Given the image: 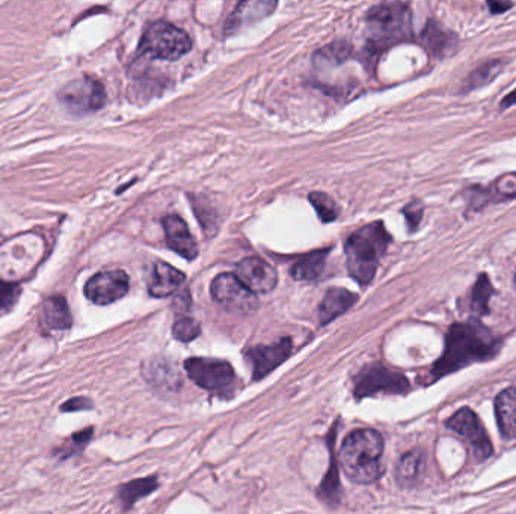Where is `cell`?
<instances>
[{
  "mask_svg": "<svg viewBox=\"0 0 516 514\" xmlns=\"http://www.w3.org/2000/svg\"><path fill=\"white\" fill-rule=\"evenodd\" d=\"M500 347V338L477 320L455 323L447 332L446 347L432 368V377L438 380L468 365L488 361L497 355Z\"/></svg>",
  "mask_w": 516,
  "mask_h": 514,
  "instance_id": "1",
  "label": "cell"
},
{
  "mask_svg": "<svg viewBox=\"0 0 516 514\" xmlns=\"http://www.w3.org/2000/svg\"><path fill=\"white\" fill-rule=\"evenodd\" d=\"M384 439L375 430L363 429L351 433L341 447L344 474L357 484H372L381 477V457Z\"/></svg>",
  "mask_w": 516,
  "mask_h": 514,
  "instance_id": "2",
  "label": "cell"
},
{
  "mask_svg": "<svg viewBox=\"0 0 516 514\" xmlns=\"http://www.w3.org/2000/svg\"><path fill=\"white\" fill-rule=\"evenodd\" d=\"M390 234L382 222H373L349 237L346 264L349 273L361 285L370 284L378 270L379 260L390 245Z\"/></svg>",
  "mask_w": 516,
  "mask_h": 514,
  "instance_id": "3",
  "label": "cell"
},
{
  "mask_svg": "<svg viewBox=\"0 0 516 514\" xmlns=\"http://www.w3.org/2000/svg\"><path fill=\"white\" fill-rule=\"evenodd\" d=\"M370 31L373 34V46L384 49L397 41L408 40L412 34L411 11L406 4L388 2L376 5L367 14Z\"/></svg>",
  "mask_w": 516,
  "mask_h": 514,
  "instance_id": "4",
  "label": "cell"
},
{
  "mask_svg": "<svg viewBox=\"0 0 516 514\" xmlns=\"http://www.w3.org/2000/svg\"><path fill=\"white\" fill-rule=\"evenodd\" d=\"M192 40L185 31L166 22H156L145 29L139 53L150 58L176 61L191 50Z\"/></svg>",
  "mask_w": 516,
  "mask_h": 514,
  "instance_id": "5",
  "label": "cell"
},
{
  "mask_svg": "<svg viewBox=\"0 0 516 514\" xmlns=\"http://www.w3.org/2000/svg\"><path fill=\"white\" fill-rule=\"evenodd\" d=\"M58 98L62 105L73 114H93L105 106L106 91L99 80L85 76L68 82L58 92Z\"/></svg>",
  "mask_w": 516,
  "mask_h": 514,
  "instance_id": "6",
  "label": "cell"
},
{
  "mask_svg": "<svg viewBox=\"0 0 516 514\" xmlns=\"http://www.w3.org/2000/svg\"><path fill=\"white\" fill-rule=\"evenodd\" d=\"M210 291L213 299L230 313L252 314L258 308L255 294L233 273H222L213 279Z\"/></svg>",
  "mask_w": 516,
  "mask_h": 514,
  "instance_id": "7",
  "label": "cell"
},
{
  "mask_svg": "<svg viewBox=\"0 0 516 514\" xmlns=\"http://www.w3.org/2000/svg\"><path fill=\"white\" fill-rule=\"evenodd\" d=\"M185 367L189 377L207 391H230L236 380L231 365L218 359L192 358L186 361Z\"/></svg>",
  "mask_w": 516,
  "mask_h": 514,
  "instance_id": "8",
  "label": "cell"
},
{
  "mask_svg": "<svg viewBox=\"0 0 516 514\" xmlns=\"http://www.w3.org/2000/svg\"><path fill=\"white\" fill-rule=\"evenodd\" d=\"M446 426L447 429L458 433L459 436H462L471 445L477 460L488 459L492 451H494L491 441H489L488 433L483 429L477 415L468 407L458 410L450 420H447Z\"/></svg>",
  "mask_w": 516,
  "mask_h": 514,
  "instance_id": "9",
  "label": "cell"
},
{
  "mask_svg": "<svg viewBox=\"0 0 516 514\" xmlns=\"http://www.w3.org/2000/svg\"><path fill=\"white\" fill-rule=\"evenodd\" d=\"M130 279L123 270H105L97 273L85 285L86 299L96 305H111L123 299L129 291Z\"/></svg>",
  "mask_w": 516,
  "mask_h": 514,
  "instance_id": "10",
  "label": "cell"
},
{
  "mask_svg": "<svg viewBox=\"0 0 516 514\" xmlns=\"http://www.w3.org/2000/svg\"><path fill=\"white\" fill-rule=\"evenodd\" d=\"M409 389L408 380L396 371L388 370L382 365H370L361 373L355 388L357 397H369L378 392L388 394H402Z\"/></svg>",
  "mask_w": 516,
  "mask_h": 514,
  "instance_id": "11",
  "label": "cell"
},
{
  "mask_svg": "<svg viewBox=\"0 0 516 514\" xmlns=\"http://www.w3.org/2000/svg\"><path fill=\"white\" fill-rule=\"evenodd\" d=\"M236 276L252 293H269L278 284V273L268 261L248 257L237 264Z\"/></svg>",
  "mask_w": 516,
  "mask_h": 514,
  "instance_id": "12",
  "label": "cell"
},
{
  "mask_svg": "<svg viewBox=\"0 0 516 514\" xmlns=\"http://www.w3.org/2000/svg\"><path fill=\"white\" fill-rule=\"evenodd\" d=\"M292 353V340L284 338L272 346L252 347L246 352L249 361L252 364V376L254 380H262L274 371L278 365L283 364Z\"/></svg>",
  "mask_w": 516,
  "mask_h": 514,
  "instance_id": "13",
  "label": "cell"
},
{
  "mask_svg": "<svg viewBox=\"0 0 516 514\" xmlns=\"http://www.w3.org/2000/svg\"><path fill=\"white\" fill-rule=\"evenodd\" d=\"M163 228H165L166 242L172 251L182 255L186 260L197 258V243L183 219H180L179 216H168L163 221Z\"/></svg>",
  "mask_w": 516,
  "mask_h": 514,
  "instance_id": "14",
  "label": "cell"
},
{
  "mask_svg": "<svg viewBox=\"0 0 516 514\" xmlns=\"http://www.w3.org/2000/svg\"><path fill=\"white\" fill-rule=\"evenodd\" d=\"M185 279V273L180 272V270L174 269L166 263H157L154 266L148 291H150L151 296L159 297V299L160 297H168L182 287Z\"/></svg>",
  "mask_w": 516,
  "mask_h": 514,
  "instance_id": "15",
  "label": "cell"
},
{
  "mask_svg": "<svg viewBox=\"0 0 516 514\" xmlns=\"http://www.w3.org/2000/svg\"><path fill=\"white\" fill-rule=\"evenodd\" d=\"M357 300V294L352 293V291L344 290V288H332L326 293L325 299L320 305V323L328 325V323L334 322L341 314L351 310Z\"/></svg>",
  "mask_w": 516,
  "mask_h": 514,
  "instance_id": "16",
  "label": "cell"
},
{
  "mask_svg": "<svg viewBox=\"0 0 516 514\" xmlns=\"http://www.w3.org/2000/svg\"><path fill=\"white\" fill-rule=\"evenodd\" d=\"M495 415L503 438L516 436V388H507L495 400Z\"/></svg>",
  "mask_w": 516,
  "mask_h": 514,
  "instance_id": "17",
  "label": "cell"
},
{
  "mask_svg": "<svg viewBox=\"0 0 516 514\" xmlns=\"http://www.w3.org/2000/svg\"><path fill=\"white\" fill-rule=\"evenodd\" d=\"M41 320L47 331H67L73 325V317L68 310L67 300L53 296L44 302Z\"/></svg>",
  "mask_w": 516,
  "mask_h": 514,
  "instance_id": "18",
  "label": "cell"
},
{
  "mask_svg": "<svg viewBox=\"0 0 516 514\" xmlns=\"http://www.w3.org/2000/svg\"><path fill=\"white\" fill-rule=\"evenodd\" d=\"M144 377L154 388L162 389V391H176L182 383L176 367H172L163 359L148 362L144 367Z\"/></svg>",
  "mask_w": 516,
  "mask_h": 514,
  "instance_id": "19",
  "label": "cell"
},
{
  "mask_svg": "<svg viewBox=\"0 0 516 514\" xmlns=\"http://www.w3.org/2000/svg\"><path fill=\"white\" fill-rule=\"evenodd\" d=\"M275 7H277V4H271V2H243V4H239L233 16L228 20L227 29L228 31H236L239 26L245 25V23L263 19V17L272 14Z\"/></svg>",
  "mask_w": 516,
  "mask_h": 514,
  "instance_id": "20",
  "label": "cell"
},
{
  "mask_svg": "<svg viewBox=\"0 0 516 514\" xmlns=\"http://www.w3.org/2000/svg\"><path fill=\"white\" fill-rule=\"evenodd\" d=\"M326 257H328V251L313 252L293 264L290 273L298 281H316L325 269Z\"/></svg>",
  "mask_w": 516,
  "mask_h": 514,
  "instance_id": "21",
  "label": "cell"
},
{
  "mask_svg": "<svg viewBox=\"0 0 516 514\" xmlns=\"http://www.w3.org/2000/svg\"><path fill=\"white\" fill-rule=\"evenodd\" d=\"M157 489V480L154 477L141 478V480H133L124 484L118 490V498H120L123 508L129 510L136 501L150 495Z\"/></svg>",
  "mask_w": 516,
  "mask_h": 514,
  "instance_id": "22",
  "label": "cell"
},
{
  "mask_svg": "<svg viewBox=\"0 0 516 514\" xmlns=\"http://www.w3.org/2000/svg\"><path fill=\"white\" fill-rule=\"evenodd\" d=\"M424 468V456L420 451H409L397 463L396 477L402 486L414 483Z\"/></svg>",
  "mask_w": 516,
  "mask_h": 514,
  "instance_id": "23",
  "label": "cell"
},
{
  "mask_svg": "<svg viewBox=\"0 0 516 514\" xmlns=\"http://www.w3.org/2000/svg\"><path fill=\"white\" fill-rule=\"evenodd\" d=\"M492 294H494V287H492L488 275H480L473 288L471 308H473L477 314L485 316V314L489 313V299H491Z\"/></svg>",
  "mask_w": 516,
  "mask_h": 514,
  "instance_id": "24",
  "label": "cell"
},
{
  "mask_svg": "<svg viewBox=\"0 0 516 514\" xmlns=\"http://www.w3.org/2000/svg\"><path fill=\"white\" fill-rule=\"evenodd\" d=\"M501 67H503V64H501L500 61H492L477 68V70L468 77L467 82H465V91H473V89L480 88V86L488 85L491 80H494L495 77L498 76Z\"/></svg>",
  "mask_w": 516,
  "mask_h": 514,
  "instance_id": "25",
  "label": "cell"
},
{
  "mask_svg": "<svg viewBox=\"0 0 516 514\" xmlns=\"http://www.w3.org/2000/svg\"><path fill=\"white\" fill-rule=\"evenodd\" d=\"M310 202L323 222H332L337 219L340 210H338L337 204L331 196L322 192H313L310 195Z\"/></svg>",
  "mask_w": 516,
  "mask_h": 514,
  "instance_id": "26",
  "label": "cell"
},
{
  "mask_svg": "<svg viewBox=\"0 0 516 514\" xmlns=\"http://www.w3.org/2000/svg\"><path fill=\"white\" fill-rule=\"evenodd\" d=\"M200 332V325L191 317H183V319L177 320L174 326H172V335H174L176 340L182 341V343H189V341L195 340L200 335Z\"/></svg>",
  "mask_w": 516,
  "mask_h": 514,
  "instance_id": "27",
  "label": "cell"
},
{
  "mask_svg": "<svg viewBox=\"0 0 516 514\" xmlns=\"http://www.w3.org/2000/svg\"><path fill=\"white\" fill-rule=\"evenodd\" d=\"M424 43L434 53H446L447 47H450L449 37H446V32L441 31L437 25L430 23L424 31Z\"/></svg>",
  "mask_w": 516,
  "mask_h": 514,
  "instance_id": "28",
  "label": "cell"
},
{
  "mask_svg": "<svg viewBox=\"0 0 516 514\" xmlns=\"http://www.w3.org/2000/svg\"><path fill=\"white\" fill-rule=\"evenodd\" d=\"M351 55V46L346 43H335L332 46L325 47L322 52L317 53L322 61L328 64H341Z\"/></svg>",
  "mask_w": 516,
  "mask_h": 514,
  "instance_id": "29",
  "label": "cell"
},
{
  "mask_svg": "<svg viewBox=\"0 0 516 514\" xmlns=\"http://www.w3.org/2000/svg\"><path fill=\"white\" fill-rule=\"evenodd\" d=\"M91 436H93V429H86L76 433V435L71 436V438L65 442L64 447L59 450V454L65 457L73 456V454L82 450V448L90 442Z\"/></svg>",
  "mask_w": 516,
  "mask_h": 514,
  "instance_id": "30",
  "label": "cell"
},
{
  "mask_svg": "<svg viewBox=\"0 0 516 514\" xmlns=\"http://www.w3.org/2000/svg\"><path fill=\"white\" fill-rule=\"evenodd\" d=\"M20 290L16 284L0 279V310L8 311L16 303Z\"/></svg>",
  "mask_w": 516,
  "mask_h": 514,
  "instance_id": "31",
  "label": "cell"
},
{
  "mask_svg": "<svg viewBox=\"0 0 516 514\" xmlns=\"http://www.w3.org/2000/svg\"><path fill=\"white\" fill-rule=\"evenodd\" d=\"M494 190V195L500 196L501 199L516 196V174H507L495 181Z\"/></svg>",
  "mask_w": 516,
  "mask_h": 514,
  "instance_id": "32",
  "label": "cell"
},
{
  "mask_svg": "<svg viewBox=\"0 0 516 514\" xmlns=\"http://www.w3.org/2000/svg\"><path fill=\"white\" fill-rule=\"evenodd\" d=\"M93 404L88 398L77 397L71 398L67 403H64V406L61 407L62 412H76V410H86L91 409Z\"/></svg>",
  "mask_w": 516,
  "mask_h": 514,
  "instance_id": "33",
  "label": "cell"
},
{
  "mask_svg": "<svg viewBox=\"0 0 516 514\" xmlns=\"http://www.w3.org/2000/svg\"><path fill=\"white\" fill-rule=\"evenodd\" d=\"M189 306H191V299H189L188 293H183L182 296L177 297L176 302H174V308L177 311H188Z\"/></svg>",
  "mask_w": 516,
  "mask_h": 514,
  "instance_id": "34",
  "label": "cell"
},
{
  "mask_svg": "<svg viewBox=\"0 0 516 514\" xmlns=\"http://www.w3.org/2000/svg\"><path fill=\"white\" fill-rule=\"evenodd\" d=\"M513 105H516V89L515 91L510 92V94H507L506 97L503 98V101H501L500 108L507 109Z\"/></svg>",
  "mask_w": 516,
  "mask_h": 514,
  "instance_id": "35",
  "label": "cell"
},
{
  "mask_svg": "<svg viewBox=\"0 0 516 514\" xmlns=\"http://www.w3.org/2000/svg\"><path fill=\"white\" fill-rule=\"evenodd\" d=\"M489 8H491L492 14H500L504 13V11L512 8V4H488Z\"/></svg>",
  "mask_w": 516,
  "mask_h": 514,
  "instance_id": "36",
  "label": "cell"
},
{
  "mask_svg": "<svg viewBox=\"0 0 516 514\" xmlns=\"http://www.w3.org/2000/svg\"><path fill=\"white\" fill-rule=\"evenodd\" d=\"M515 285H516V273H515Z\"/></svg>",
  "mask_w": 516,
  "mask_h": 514,
  "instance_id": "37",
  "label": "cell"
}]
</instances>
